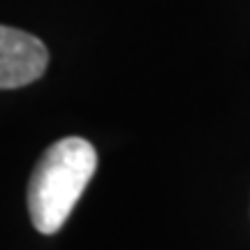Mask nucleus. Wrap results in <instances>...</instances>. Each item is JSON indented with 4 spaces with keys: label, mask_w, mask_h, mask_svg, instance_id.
Listing matches in <instances>:
<instances>
[{
    "label": "nucleus",
    "mask_w": 250,
    "mask_h": 250,
    "mask_svg": "<svg viewBox=\"0 0 250 250\" xmlns=\"http://www.w3.org/2000/svg\"><path fill=\"white\" fill-rule=\"evenodd\" d=\"M98 167V153L81 137L49 146L28 183V211L40 234H56L67 223Z\"/></svg>",
    "instance_id": "obj_1"
},
{
    "label": "nucleus",
    "mask_w": 250,
    "mask_h": 250,
    "mask_svg": "<svg viewBox=\"0 0 250 250\" xmlns=\"http://www.w3.org/2000/svg\"><path fill=\"white\" fill-rule=\"evenodd\" d=\"M49 65L42 40L19 28L0 26V90L21 88L37 81Z\"/></svg>",
    "instance_id": "obj_2"
}]
</instances>
